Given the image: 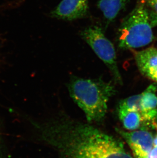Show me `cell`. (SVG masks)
Returning <instances> with one entry per match:
<instances>
[{
  "mask_svg": "<svg viewBox=\"0 0 157 158\" xmlns=\"http://www.w3.org/2000/svg\"><path fill=\"white\" fill-rule=\"evenodd\" d=\"M36 126L60 158H133L120 139L89 123L60 115Z\"/></svg>",
  "mask_w": 157,
  "mask_h": 158,
  "instance_id": "1",
  "label": "cell"
},
{
  "mask_svg": "<svg viewBox=\"0 0 157 158\" xmlns=\"http://www.w3.org/2000/svg\"><path fill=\"white\" fill-rule=\"evenodd\" d=\"M67 87L70 97L83 110L88 123H101L104 121L109 100L115 94V89L112 82H106L100 78L74 77Z\"/></svg>",
  "mask_w": 157,
  "mask_h": 158,
  "instance_id": "2",
  "label": "cell"
},
{
  "mask_svg": "<svg viewBox=\"0 0 157 158\" xmlns=\"http://www.w3.org/2000/svg\"><path fill=\"white\" fill-rule=\"evenodd\" d=\"M157 26V15L143 1L123 19L117 40L122 49L146 46L154 39L153 29Z\"/></svg>",
  "mask_w": 157,
  "mask_h": 158,
  "instance_id": "3",
  "label": "cell"
},
{
  "mask_svg": "<svg viewBox=\"0 0 157 158\" xmlns=\"http://www.w3.org/2000/svg\"><path fill=\"white\" fill-rule=\"evenodd\" d=\"M80 35L107 66L114 82L122 85L123 81L117 66L115 48L113 44L106 37L102 29L96 26H92L82 31Z\"/></svg>",
  "mask_w": 157,
  "mask_h": 158,
  "instance_id": "4",
  "label": "cell"
},
{
  "mask_svg": "<svg viewBox=\"0 0 157 158\" xmlns=\"http://www.w3.org/2000/svg\"><path fill=\"white\" fill-rule=\"evenodd\" d=\"M115 131L129 145L135 158H148L153 149V135L145 129L124 131L116 127Z\"/></svg>",
  "mask_w": 157,
  "mask_h": 158,
  "instance_id": "5",
  "label": "cell"
},
{
  "mask_svg": "<svg viewBox=\"0 0 157 158\" xmlns=\"http://www.w3.org/2000/svg\"><path fill=\"white\" fill-rule=\"evenodd\" d=\"M88 11V0H62L50 15L58 19L72 21L84 18Z\"/></svg>",
  "mask_w": 157,
  "mask_h": 158,
  "instance_id": "6",
  "label": "cell"
},
{
  "mask_svg": "<svg viewBox=\"0 0 157 158\" xmlns=\"http://www.w3.org/2000/svg\"><path fill=\"white\" fill-rule=\"evenodd\" d=\"M156 84H153L141 94V111L146 128H157V96Z\"/></svg>",
  "mask_w": 157,
  "mask_h": 158,
  "instance_id": "7",
  "label": "cell"
},
{
  "mask_svg": "<svg viewBox=\"0 0 157 158\" xmlns=\"http://www.w3.org/2000/svg\"><path fill=\"white\" fill-rule=\"evenodd\" d=\"M137 66L143 76L157 82V48L134 52Z\"/></svg>",
  "mask_w": 157,
  "mask_h": 158,
  "instance_id": "8",
  "label": "cell"
},
{
  "mask_svg": "<svg viewBox=\"0 0 157 158\" xmlns=\"http://www.w3.org/2000/svg\"><path fill=\"white\" fill-rule=\"evenodd\" d=\"M128 0H98V6L108 24L113 21L123 9Z\"/></svg>",
  "mask_w": 157,
  "mask_h": 158,
  "instance_id": "9",
  "label": "cell"
},
{
  "mask_svg": "<svg viewBox=\"0 0 157 158\" xmlns=\"http://www.w3.org/2000/svg\"><path fill=\"white\" fill-rule=\"evenodd\" d=\"M119 118L126 130L135 131L139 128H147L143 119L140 112H127Z\"/></svg>",
  "mask_w": 157,
  "mask_h": 158,
  "instance_id": "10",
  "label": "cell"
},
{
  "mask_svg": "<svg viewBox=\"0 0 157 158\" xmlns=\"http://www.w3.org/2000/svg\"><path fill=\"white\" fill-rule=\"evenodd\" d=\"M141 94L132 96L122 100L117 107V114L120 117L129 112L141 111Z\"/></svg>",
  "mask_w": 157,
  "mask_h": 158,
  "instance_id": "11",
  "label": "cell"
},
{
  "mask_svg": "<svg viewBox=\"0 0 157 158\" xmlns=\"http://www.w3.org/2000/svg\"><path fill=\"white\" fill-rule=\"evenodd\" d=\"M143 1L157 15V0H143Z\"/></svg>",
  "mask_w": 157,
  "mask_h": 158,
  "instance_id": "12",
  "label": "cell"
},
{
  "mask_svg": "<svg viewBox=\"0 0 157 158\" xmlns=\"http://www.w3.org/2000/svg\"><path fill=\"white\" fill-rule=\"evenodd\" d=\"M148 158H157V147L153 148L150 152Z\"/></svg>",
  "mask_w": 157,
  "mask_h": 158,
  "instance_id": "13",
  "label": "cell"
},
{
  "mask_svg": "<svg viewBox=\"0 0 157 158\" xmlns=\"http://www.w3.org/2000/svg\"><path fill=\"white\" fill-rule=\"evenodd\" d=\"M153 146L154 147H157V134L153 139Z\"/></svg>",
  "mask_w": 157,
  "mask_h": 158,
  "instance_id": "14",
  "label": "cell"
}]
</instances>
